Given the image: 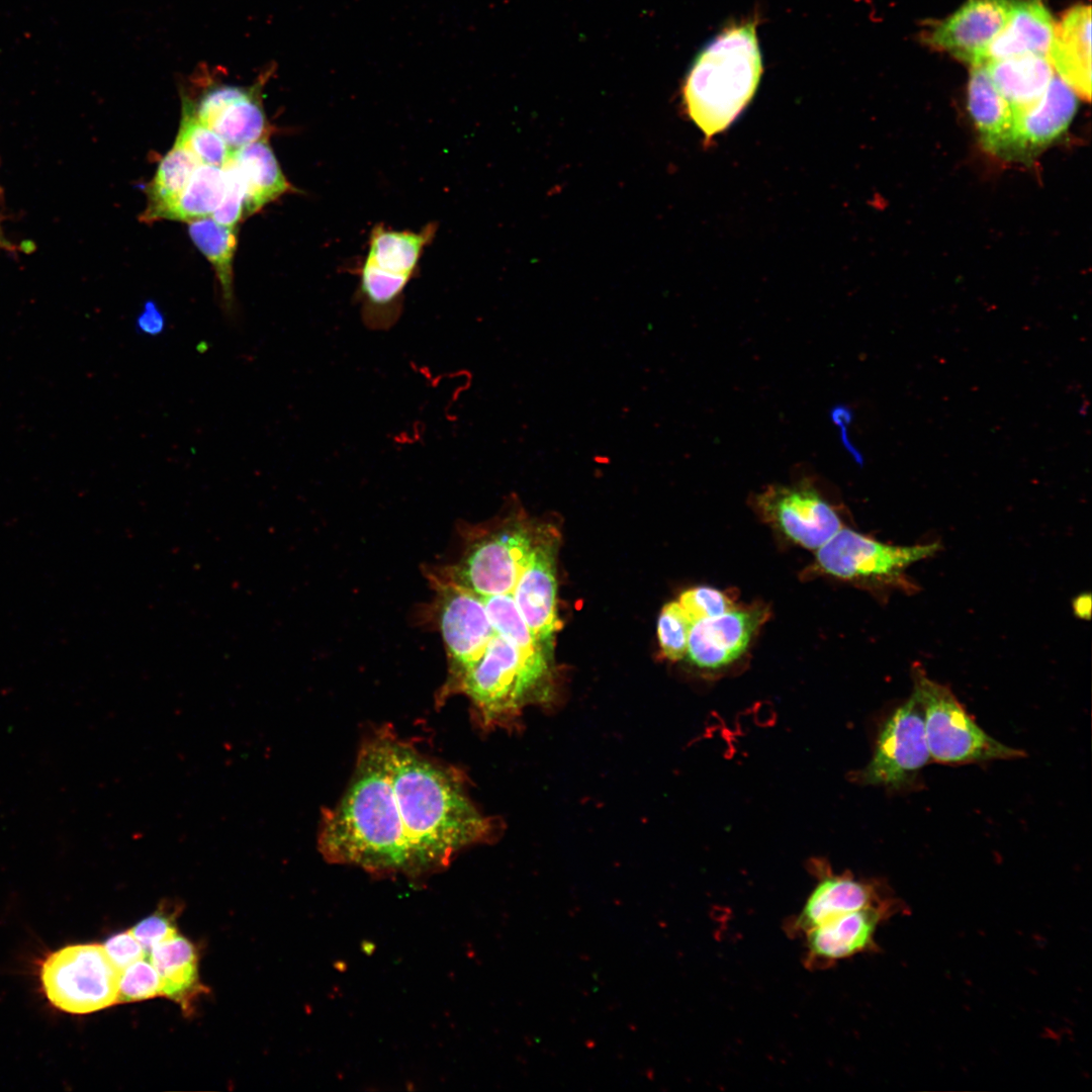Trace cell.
Returning <instances> with one entry per match:
<instances>
[{
	"instance_id": "obj_19",
	"label": "cell",
	"mask_w": 1092,
	"mask_h": 1092,
	"mask_svg": "<svg viewBox=\"0 0 1092 1092\" xmlns=\"http://www.w3.org/2000/svg\"><path fill=\"white\" fill-rule=\"evenodd\" d=\"M1049 59L1076 94L1086 100L1091 96V8L1078 5L1070 9L1056 25Z\"/></svg>"
},
{
	"instance_id": "obj_29",
	"label": "cell",
	"mask_w": 1092,
	"mask_h": 1092,
	"mask_svg": "<svg viewBox=\"0 0 1092 1092\" xmlns=\"http://www.w3.org/2000/svg\"><path fill=\"white\" fill-rule=\"evenodd\" d=\"M494 631L515 645L529 661L553 668L552 653L534 638L512 594L479 596Z\"/></svg>"
},
{
	"instance_id": "obj_3",
	"label": "cell",
	"mask_w": 1092,
	"mask_h": 1092,
	"mask_svg": "<svg viewBox=\"0 0 1092 1092\" xmlns=\"http://www.w3.org/2000/svg\"><path fill=\"white\" fill-rule=\"evenodd\" d=\"M761 72L755 20L726 27L698 54L682 86V100L707 141L729 127L747 106Z\"/></svg>"
},
{
	"instance_id": "obj_7",
	"label": "cell",
	"mask_w": 1092,
	"mask_h": 1092,
	"mask_svg": "<svg viewBox=\"0 0 1092 1092\" xmlns=\"http://www.w3.org/2000/svg\"><path fill=\"white\" fill-rule=\"evenodd\" d=\"M216 75L206 68L195 73L191 80L195 94L182 95V109L213 129L233 150L267 139L271 128L262 90L270 72L251 86L225 83Z\"/></svg>"
},
{
	"instance_id": "obj_10",
	"label": "cell",
	"mask_w": 1092,
	"mask_h": 1092,
	"mask_svg": "<svg viewBox=\"0 0 1092 1092\" xmlns=\"http://www.w3.org/2000/svg\"><path fill=\"white\" fill-rule=\"evenodd\" d=\"M537 541L534 533L519 525L489 534L469 549L451 580L478 596L512 594Z\"/></svg>"
},
{
	"instance_id": "obj_12",
	"label": "cell",
	"mask_w": 1092,
	"mask_h": 1092,
	"mask_svg": "<svg viewBox=\"0 0 1092 1092\" xmlns=\"http://www.w3.org/2000/svg\"><path fill=\"white\" fill-rule=\"evenodd\" d=\"M439 625L451 662L446 695L495 633L478 595L451 579L441 587Z\"/></svg>"
},
{
	"instance_id": "obj_1",
	"label": "cell",
	"mask_w": 1092,
	"mask_h": 1092,
	"mask_svg": "<svg viewBox=\"0 0 1092 1092\" xmlns=\"http://www.w3.org/2000/svg\"><path fill=\"white\" fill-rule=\"evenodd\" d=\"M390 761L410 876L444 868L461 849L492 835V820L474 806L452 768L429 759L393 734Z\"/></svg>"
},
{
	"instance_id": "obj_30",
	"label": "cell",
	"mask_w": 1092,
	"mask_h": 1092,
	"mask_svg": "<svg viewBox=\"0 0 1092 1092\" xmlns=\"http://www.w3.org/2000/svg\"><path fill=\"white\" fill-rule=\"evenodd\" d=\"M175 144L189 151L200 164L216 167L226 164L233 150L213 129L185 109Z\"/></svg>"
},
{
	"instance_id": "obj_33",
	"label": "cell",
	"mask_w": 1092,
	"mask_h": 1092,
	"mask_svg": "<svg viewBox=\"0 0 1092 1092\" xmlns=\"http://www.w3.org/2000/svg\"><path fill=\"white\" fill-rule=\"evenodd\" d=\"M678 603L694 623L723 615L735 607L727 593L712 586H696L680 594Z\"/></svg>"
},
{
	"instance_id": "obj_17",
	"label": "cell",
	"mask_w": 1092,
	"mask_h": 1092,
	"mask_svg": "<svg viewBox=\"0 0 1092 1092\" xmlns=\"http://www.w3.org/2000/svg\"><path fill=\"white\" fill-rule=\"evenodd\" d=\"M1079 96L1054 75L1042 95L1030 105L1013 111L1006 153H1025L1050 145L1071 123Z\"/></svg>"
},
{
	"instance_id": "obj_6",
	"label": "cell",
	"mask_w": 1092,
	"mask_h": 1092,
	"mask_svg": "<svg viewBox=\"0 0 1092 1092\" xmlns=\"http://www.w3.org/2000/svg\"><path fill=\"white\" fill-rule=\"evenodd\" d=\"M42 991L52 1005L72 1014H88L118 1003L120 971L103 945L62 947L40 965Z\"/></svg>"
},
{
	"instance_id": "obj_37",
	"label": "cell",
	"mask_w": 1092,
	"mask_h": 1092,
	"mask_svg": "<svg viewBox=\"0 0 1092 1092\" xmlns=\"http://www.w3.org/2000/svg\"><path fill=\"white\" fill-rule=\"evenodd\" d=\"M166 326V317L157 303L152 300L145 302L135 320L136 332L149 337H157L165 331Z\"/></svg>"
},
{
	"instance_id": "obj_28",
	"label": "cell",
	"mask_w": 1092,
	"mask_h": 1092,
	"mask_svg": "<svg viewBox=\"0 0 1092 1092\" xmlns=\"http://www.w3.org/2000/svg\"><path fill=\"white\" fill-rule=\"evenodd\" d=\"M224 190L222 167L199 164L176 201L163 218L191 222L211 216Z\"/></svg>"
},
{
	"instance_id": "obj_35",
	"label": "cell",
	"mask_w": 1092,
	"mask_h": 1092,
	"mask_svg": "<svg viewBox=\"0 0 1092 1092\" xmlns=\"http://www.w3.org/2000/svg\"><path fill=\"white\" fill-rule=\"evenodd\" d=\"M176 916L177 911L167 910L166 905H163L153 914L140 920L129 930L148 952L155 945L178 933Z\"/></svg>"
},
{
	"instance_id": "obj_2",
	"label": "cell",
	"mask_w": 1092,
	"mask_h": 1092,
	"mask_svg": "<svg viewBox=\"0 0 1092 1092\" xmlns=\"http://www.w3.org/2000/svg\"><path fill=\"white\" fill-rule=\"evenodd\" d=\"M391 737L386 728L365 741L347 792L324 813L317 845L331 862L357 866L377 875H410L391 782Z\"/></svg>"
},
{
	"instance_id": "obj_34",
	"label": "cell",
	"mask_w": 1092,
	"mask_h": 1092,
	"mask_svg": "<svg viewBox=\"0 0 1092 1092\" xmlns=\"http://www.w3.org/2000/svg\"><path fill=\"white\" fill-rule=\"evenodd\" d=\"M224 190L221 201L211 217L218 223L236 229L245 208V187L236 167L230 162L222 167Z\"/></svg>"
},
{
	"instance_id": "obj_38",
	"label": "cell",
	"mask_w": 1092,
	"mask_h": 1092,
	"mask_svg": "<svg viewBox=\"0 0 1092 1092\" xmlns=\"http://www.w3.org/2000/svg\"><path fill=\"white\" fill-rule=\"evenodd\" d=\"M1074 614L1082 620H1090L1091 618V595L1090 593H1083L1077 596L1072 604Z\"/></svg>"
},
{
	"instance_id": "obj_23",
	"label": "cell",
	"mask_w": 1092,
	"mask_h": 1092,
	"mask_svg": "<svg viewBox=\"0 0 1092 1092\" xmlns=\"http://www.w3.org/2000/svg\"><path fill=\"white\" fill-rule=\"evenodd\" d=\"M968 107L985 148L1006 153L1013 111L993 84L984 64L973 65L968 84Z\"/></svg>"
},
{
	"instance_id": "obj_24",
	"label": "cell",
	"mask_w": 1092,
	"mask_h": 1092,
	"mask_svg": "<svg viewBox=\"0 0 1092 1092\" xmlns=\"http://www.w3.org/2000/svg\"><path fill=\"white\" fill-rule=\"evenodd\" d=\"M149 960L162 979V994L188 1010L204 991L198 974L194 944L179 933L155 945Z\"/></svg>"
},
{
	"instance_id": "obj_22",
	"label": "cell",
	"mask_w": 1092,
	"mask_h": 1092,
	"mask_svg": "<svg viewBox=\"0 0 1092 1092\" xmlns=\"http://www.w3.org/2000/svg\"><path fill=\"white\" fill-rule=\"evenodd\" d=\"M437 230L436 222H429L418 232L396 231L377 223L370 232L362 262L413 280L420 273L421 258Z\"/></svg>"
},
{
	"instance_id": "obj_36",
	"label": "cell",
	"mask_w": 1092,
	"mask_h": 1092,
	"mask_svg": "<svg viewBox=\"0 0 1092 1092\" xmlns=\"http://www.w3.org/2000/svg\"><path fill=\"white\" fill-rule=\"evenodd\" d=\"M103 947L119 971L132 963L146 958L147 950L130 930L111 935Z\"/></svg>"
},
{
	"instance_id": "obj_27",
	"label": "cell",
	"mask_w": 1092,
	"mask_h": 1092,
	"mask_svg": "<svg viewBox=\"0 0 1092 1092\" xmlns=\"http://www.w3.org/2000/svg\"><path fill=\"white\" fill-rule=\"evenodd\" d=\"M199 164L189 151L174 144L161 160L153 180L147 186L148 204L142 218L145 221L162 219L163 214L176 201Z\"/></svg>"
},
{
	"instance_id": "obj_15",
	"label": "cell",
	"mask_w": 1092,
	"mask_h": 1092,
	"mask_svg": "<svg viewBox=\"0 0 1092 1092\" xmlns=\"http://www.w3.org/2000/svg\"><path fill=\"white\" fill-rule=\"evenodd\" d=\"M1012 0H968L931 30L928 41L973 65L1005 25Z\"/></svg>"
},
{
	"instance_id": "obj_26",
	"label": "cell",
	"mask_w": 1092,
	"mask_h": 1092,
	"mask_svg": "<svg viewBox=\"0 0 1092 1092\" xmlns=\"http://www.w3.org/2000/svg\"><path fill=\"white\" fill-rule=\"evenodd\" d=\"M188 225L190 238L215 271L222 308L229 317H233L236 315L234 258L237 233L211 216L193 220Z\"/></svg>"
},
{
	"instance_id": "obj_9",
	"label": "cell",
	"mask_w": 1092,
	"mask_h": 1092,
	"mask_svg": "<svg viewBox=\"0 0 1092 1092\" xmlns=\"http://www.w3.org/2000/svg\"><path fill=\"white\" fill-rule=\"evenodd\" d=\"M930 761L923 710L912 694L884 722L873 757L859 779L866 785L907 790L916 785Z\"/></svg>"
},
{
	"instance_id": "obj_25",
	"label": "cell",
	"mask_w": 1092,
	"mask_h": 1092,
	"mask_svg": "<svg viewBox=\"0 0 1092 1092\" xmlns=\"http://www.w3.org/2000/svg\"><path fill=\"white\" fill-rule=\"evenodd\" d=\"M990 78L1012 108L1022 109L1037 100L1054 77L1046 56L1025 54L984 63Z\"/></svg>"
},
{
	"instance_id": "obj_11",
	"label": "cell",
	"mask_w": 1092,
	"mask_h": 1092,
	"mask_svg": "<svg viewBox=\"0 0 1092 1092\" xmlns=\"http://www.w3.org/2000/svg\"><path fill=\"white\" fill-rule=\"evenodd\" d=\"M754 502L765 522L806 549H819L842 528L833 507L808 483L769 485Z\"/></svg>"
},
{
	"instance_id": "obj_16",
	"label": "cell",
	"mask_w": 1092,
	"mask_h": 1092,
	"mask_svg": "<svg viewBox=\"0 0 1092 1092\" xmlns=\"http://www.w3.org/2000/svg\"><path fill=\"white\" fill-rule=\"evenodd\" d=\"M900 908L899 903L866 907L807 930L804 933L809 962L832 963L874 949L878 926Z\"/></svg>"
},
{
	"instance_id": "obj_4",
	"label": "cell",
	"mask_w": 1092,
	"mask_h": 1092,
	"mask_svg": "<svg viewBox=\"0 0 1092 1092\" xmlns=\"http://www.w3.org/2000/svg\"><path fill=\"white\" fill-rule=\"evenodd\" d=\"M553 684V668L529 661L495 632L449 693L466 695L483 727H508L529 706L550 703Z\"/></svg>"
},
{
	"instance_id": "obj_32",
	"label": "cell",
	"mask_w": 1092,
	"mask_h": 1092,
	"mask_svg": "<svg viewBox=\"0 0 1092 1092\" xmlns=\"http://www.w3.org/2000/svg\"><path fill=\"white\" fill-rule=\"evenodd\" d=\"M162 994V979L150 960L141 959L120 971L118 1003L151 999Z\"/></svg>"
},
{
	"instance_id": "obj_13",
	"label": "cell",
	"mask_w": 1092,
	"mask_h": 1092,
	"mask_svg": "<svg viewBox=\"0 0 1092 1092\" xmlns=\"http://www.w3.org/2000/svg\"><path fill=\"white\" fill-rule=\"evenodd\" d=\"M767 617L768 609L757 605L736 607L723 615L694 622L688 639L690 662L704 669L732 663L744 653Z\"/></svg>"
},
{
	"instance_id": "obj_14",
	"label": "cell",
	"mask_w": 1092,
	"mask_h": 1092,
	"mask_svg": "<svg viewBox=\"0 0 1092 1092\" xmlns=\"http://www.w3.org/2000/svg\"><path fill=\"white\" fill-rule=\"evenodd\" d=\"M556 592L555 547L540 535L512 596L532 635L550 653L559 629Z\"/></svg>"
},
{
	"instance_id": "obj_8",
	"label": "cell",
	"mask_w": 1092,
	"mask_h": 1092,
	"mask_svg": "<svg viewBox=\"0 0 1092 1092\" xmlns=\"http://www.w3.org/2000/svg\"><path fill=\"white\" fill-rule=\"evenodd\" d=\"M939 543L898 546L880 542L848 528H841L817 549L816 566L825 574L845 580L882 583L906 593L917 590L905 569L934 555Z\"/></svg>"
},
{
	"instance_id": "obj_20",
	"label": "cell",
	"mask_w": 1092,
	"mask_h": 1092,
	"mask_svg": "<svg viewBox=\"0 0 1092 1092\" xmlns=\"http://www.w3.org/2000/svg\"><path fill=\"white\" fill-rule=\"evenodd\" d=\"M1056 24L1040 0L1011 3L1007 21L988 47L983 62L1035 54L1049 57Z\"/></svg>"
},
{
	"instance_id": "obj_21",
	"label": "cell",
	"mask_w": 1092,
	"mask_h": 1092,
	"mask_svg": "<svg viewBox=\"0 0 1092 1092\" xmlns=\"http://www.w3.org/2000/svg\"><path fill=\"white\" fill-rule=\"evenodd\" d=\"M229 160L244 183L246 215L257 212L286 193L297 191L285 177L267 139L232 150Z\"/></svg>"
},
{
	"instance_id": "obj_31",
	"label": "cell",
	"mask_w": 1092,
	"mask_h": 1092,
	"mask_svg": "<svg viewBox=\"0 0 1092 1092\" xmlns=\"http://www.w3.org/2000/svg\"><path fill=\"white\" fill-rule=\"evenodd\" d=\"M692 624L678 601L663 606L657 621V635L664 657L677 661L687 655Z\"/></svg>"
},
{
	"instance_id": "obj_5",
	"label": "cell",
	"mask_w": 1092,
	"mask_h": 1092,
	"mask_svg": "<svg viewBox=\"0 0 1092 1092\" xmlns=\"http://www.w3.org/2000/svg\"><path fill=\"white\" fill-rule=\"evenodd\" d=\"M912 674V694L923 710L931 760L960 765L1026 756L1025 751L1007 746L987 734L950 689L929 678L921 666L915 665Z\"/></svg>"
},
{
	"instance_id": "obj_18",
	"label": "cell",
	"mask_w": 1092,
	"mask_h": 1092,
	"mask_svg": "<svg viewBox=\"0 0 1092 1092\" xmlns=\"http://www.w3.org/2000/svg\"><path fill=\"white\" fill-rule=\"evenodd\" d=\"M899 903L885 896L879 886L849 875H824L813 889L794 921L802 932L838 915L871 906Z\"/></svg>"
}]
</instances>
